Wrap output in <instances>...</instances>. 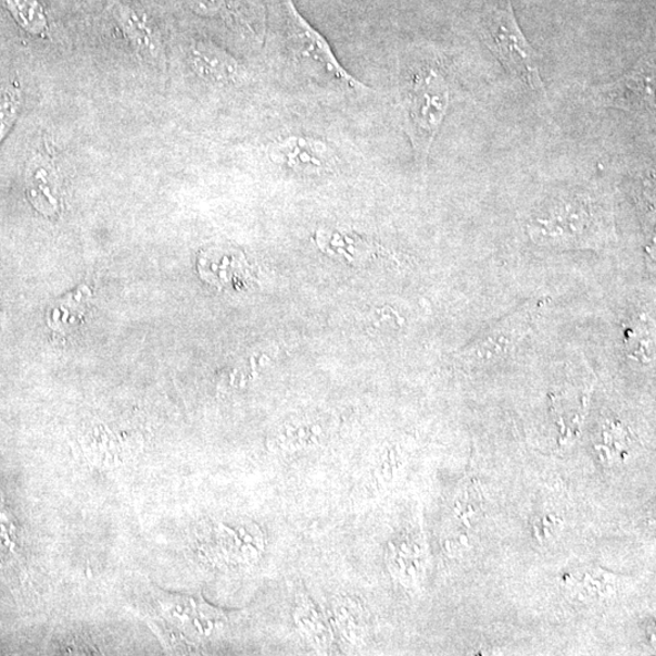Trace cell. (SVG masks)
Listing matches in <instances>:
<instances>
[{
	"mask_svg": "<svg viewBox=\"0 0 656 656\" xmlns=\"http://www.w3.org/2000/svg\"><path fill=\"white\" fill-rule=\"evenodd\" d=\"M450 81L437 59L422 60L407 77L402 108L406 135L416 160L425 163L450 106Z\"/></svg>",
	"mask_w": 656,
	"mask_h": 656,
	"instance_id": "7a4b0ae2",
	"label": "cell"
},
{
	"mask_svg": "<svg viewBox=\"0 0 656 656\" xmlns=\"http://www.w3.org/2000/svg\"><path fill=\"white\" fill-rule=\"evenodd\" d=\"M269 155L275 163L303 176H321L330 172L338 160L330 143L304 136L276 140L269 148Z\"/></svg>",
	"mask_w": 656,
	"mask_h": 656,
	"instance_id": "52a82bcc",
	"label": "cell"
},
{
	"mask_svg": "<svg viewBox=\"0 0 656 656\" xmlns=\"http://www.w3.org/2000/svg\"><path fill=\"white\" fill-rule=\"evenodd\" d=\"M479 33L507 74L547 101V90L540 76L542 58L522 34L510 0L504 7L485 9L480 17Z\"/></svg>",
	"mask_w": 656,
	"mask_h": 656,
	"instance_id": "3957f363",
	"label": "cell"
},
{
	"mask_svg": "<svg viewBox=\"0 0 656 656\" xmlns=\"http://www.w3.org/2000/svg\"><path fill=\"white\" fill-rule=\"evenodd\" d=\"M24 96L18 81H8L0 87V146L13 129L20 111H22Z\"/></svg>",
	"mask_w": 656,
	"mask_h": 656,
	"instance_id": "4fadbf2b",
	"label": "cell"
},
{
	"mask_svg": "<svg viewBox=\"0 0 656 656\" xmlns=\"http://www.w3.org/2000/svg\"><path fill=\"white\" fill-rule=\"evenodd\" d=\"M527 230L540 245L602 250L617 240L613 201L596 187L562 190L532 211Z\"/></svg>",
	"mask_w": 656,
	"mask_h": 656,
	"instance_id": "6da1fadb",
	"label": "cell"
},
{
	"mask_svg": "<svg viewBox=\"0 0 656 656\" xmlns=\"http://www.w3.org/2000/svg\"><path fill=\"white\" fill-rule=\"evenodd\" d=\"M548 299L530 300L518 311L481 331L476 340L465 346L456 361L465 370L481 367L499 361H504L515 353L519 344L532 330Z\"/></svg>",
	"mask_w": 656,
	"mask_h": 656,
	"instance_id": "5b68a950",
	"label": "cell"
},
{
	"mask_svg": "<svg viewBox=\"0 0 656 656\" xmlns=\"http://www.w3.org/2000/svg\"><path fill=\"white\" fill-rule=\"evenodd\" d=\"M112 16L136 53L152 67L163 70L167 58L160 29L153 18L138 7L117 2Z\"/></svg>",
	"mask_w": 656,
	"mask_h": 656,
	"instance_id": "9c48e42d",
	"label": "cell"
},
{
	"mask_svg": "<svg viewBox=\"0 0 656 656\" xmlns=\"http://www.w3.org/2000/svg\"><path fill=\"white\" fill-rule=\"evenodd\" d=\"M5 4L9 13L25 33L34 37L48 35V16L39 0H5Z\"/></svg>",
	"mask_w": 656,
	"mask_h": 656,
	"instance_id": "7c38bea8",
	"label": "cell"
},
{
	"mask_svg": "<svg viewBox=\"0 0 656 656\" xmlns=\"http://www.w3.org/2000/svg\"><path fill=\"white\" fill-rule=\"evenodd\" d=\"M655 53H644L619 79L593 87L590 98L600 108L618 109L640 116L655 112Z\"/></svg>",
	"mask_w": 656,
	"mask_h": 656,
	"instance_id": "8992f818",
	"label": "cell"
},
{
	"mask_svg": "<svg viewBox=\"0 0 656 656\" xmlns=\"http://www.w3.org/2000/svg\"><path fill=\"white\" fill-rule=\"evenodd\" d=\"M194 15L217 18L231 12L234 0H186Z\"/></svg>",
	"mask_w": 656,
	"mask_h": 656,
	"instance_id": "9a60e30c",
	"label": "cell"
},
{
	"mask_svg": "<svg viewBox=\"0 0 656 656\" xmlns=\"http://www.w3.org/2000/svg\"><path fill=\"white\" fill-rule=\"evenodd\" d=\"M281 14L282 33L287 49L304 70L316 78L328 81L338 89L368 91L335 55L330 43L295 8L293 0H276Z\"/></svg>",
	"mask_w": 656,
	"mask_h": 656,
	"instance_id": "277c9868",
	"label": "cell"
},
{
	"mask_svg": "<svg viewBox=\"0 0 656 656\" xmlns=\"http://www.w3.org/2000/svg\"><path fill=\"white\" fill-rule=\"evenodd\" d=\"M297 613H299L297 614V621L307 635V640L316 649H326L330 645L331 633L320 611H317L311 602H305L301 604Z\"/></svg>",
	"mask_w": 656,
	"mask_h": 656,
	"instance_id": "5bb4252c",
	"label": "cell"
},
{
	"mask_svg": "<svg viewBox=\"0 0 656 656\" xmlns=\"http://www.w3.org/2000/svg\"><path fill=\"white\" fill-rule=\"evenodd\" d=\"M199 269L202 279L219 289L248 278L249 270L242 253L224 248H212L202 252Z\"/></svg>",
	"mask_w": 656,
	"mask_h": 656,
	"instance_id": "8fae6325",
	"label": "cell"
},
{
	"mask_svg": "<svg viewBox=\"0 0 656 656\" xmlns=\"http://www.w3.org/2000/svg\"><path fill=\"white\" fill-rule=\"evenodd\" d=\"M187 61L191 71L204 84L219 88L239 87L248 71L238 58L207 39H194L187 48Z\"/></svg>",
	"mask_w": 656,
	"mask_h": 656,
	"instance_id": "ba28073f",
	"label": "cell"
},
{
	"mask_svg": "<svg viewBox=\"0 0 656 656\" xmlns=\"http://www.w3.org/2000/svg\"><path fill=\"white\" fill-rule=\"evenodd\" d=\"M27 199L45 217L53 218L61 211V188L55 163L46 153L29 159L25 173Z\"/></svg>",
	"mask_w": 656,
	"mask_h": 656,
	"instance_id": "30bf717a",
	"label": "cell"
}]
</instances>
